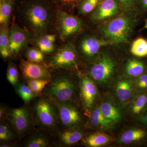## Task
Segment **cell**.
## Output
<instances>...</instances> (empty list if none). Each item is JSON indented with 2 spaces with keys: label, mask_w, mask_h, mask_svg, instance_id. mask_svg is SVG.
<instances>
[{
  "label": "cell",
  "mask_w": 147,
  "mask_h": 147,
  "mask_svg": "<svg viewBox=\"0 0 147 147\" xmlns=\"http://www.w3.org/2000/svg\"><path fill=\"white\" fill-rule=\"evenodd\" d=\"M32 36L30 32L13 24L9 27V50L11 58H18L24 52L29 43H30Z\"/></svg>",
  "instance_id": "obj_9"
},
{
  "label": "cell",
  "mask_w": 147,
  "mask_h": 147,
  "mask_svg": "<svg viewBox=\"0 0 147 147\" xmlns=\"http://www.w3.org/2000/svg\"><path fill=\"white\" fill-rule=\"evenodd\" d=\"M52 71L50 82L42 94L56 101L74 102L76 86L70 75L69 71L55 70Z\"/></svg>",
  "instance_id": "obj_4"
},
{
  "label": "cell",
  "mask_w": 147,
  "mask_h": 147,
  "mask_svg": "<svg viewBox=\"0 0 147 147\" xmlns=\"http://www.w3.org/2000/svg\"><path fill=\"white\" fill-rule=\"evenodd\" d=\"M15 8L18 21L32 40L53 33L57 7L52 0H17Z\"/></svg>",
  "instance_id": "obj_1"
},
{
  "label": "cell",
  "mask_w": 147,
  "mask_h": 147,
  "mask_svg": "<svg viewBox=\"0 0 147 147\" xmlns=\"http://www.w3.org/2000/svg\"><path fill=\"white\" fill-rule=\"evenodd\" d=\"M102 114L105 117L117 122L120 120L121 116L120 112L115 106L109 101L102 102L100 106Z\"/></svg>",
  "instance_id": "obj_26"
},
{
  "label": "cell",
  "mask_w": 147,
  "mask_h": 147,
  "mask_svg": "<svg viewBox=\"0 0 147 147\" xmlns=\"http://www.w3.org/2000/svg\"><path fill=\"white\" fill-rule=\"evenodd\" d=\"M27 60L36 63H44L46 55L37 47H27L24 51Z\"/></svg>",
  "instance_id": "obj_29"
},
{
  "label": "cell",
  "mask_w": 147,
  "mask_h": 147,
  "mask_svg": "<svg viewBox=\"0 0 147 147\" xmlns=\"http://www.w3.org/2000/svg\"><path fill=\"white\" fill-rule=\"evenodd\" d=\"M8 108L3 105H1L0 108V120L2 121L6 119L7 113Z\"/></svg>",
  "instance_id": "obj_37"
},
{
  "label": "cell",
  "mask_w": 147,
  "mask_h": 147,
  "mask_svg": "<svg viewBox=\"0 0 147 147\" xmlns=\"http://www.w3.org/2000/svg\"><path fill=\"white\" fill-rule=\"evenodd\" d=\"M20 142L13 126L7 119L1 121L0 123V147L18 146Z\"/></svg>",
  "instance_id": "obj_17"
},
{
  "label": "cell",
  "mask_w": 147,
  "mask_h": 147,
  "mask_svg": "<svg viewBox=\"0 0 147 147\" xmlns=\"http://www.w3.org/2000/svg\"><path fill=\"white\" fill-rule=\"evenodd\" d=\"M146 67L141 61L136 59L129 60L125 66L126 73L129 76L139 77L144 72Z\"/></svg>",
  "instance_id": "obj_27"
},
{
  "label": "cell",
  "mask_w": 147,
  "mask_h": 147,
  "mask_svg": "<svg viewBox=\"0 0 147 147\" xmlns=\"http://www.w3.org/2000/svg\"><path fill=\"white\" fill-rule=\"evenodd\" d=\"M147 104V94L140 95L135 99L131 107V112L134 115H139L145 109Z\"/></svg>",
  "instance_id": "obj_34"
},
{
  "label": "cell",
  "mask_w": 147,
  "mask_h": 147,
  "mask_svg": "<svg viewBox=\"0 0 147 147\" xmlns=\"http://www.w3.org/2000/svg\"><path fill=\"white\" fill-rule=\"evenodd\" d=\"M79 87L80 99L88 112L93 107L97 98L98 92L96 85L90 76L84 75L80 79Z\"/></svg>",
  "instance_id": "obj_13"
},
{
  "label": "cell",
  "mask_w": 147,
  "mask_h": 147,
  "mask_svg": "<svg viewBox=\"0 0 147 147\" xmlns=\"http://www.w3.org/2000/svg\"><path fill=\"white\" fill-rule=\"evenodd\" d=\"M17 0L0 1V25L9 26Z\"/></svg>",
  "instance_id": "obj_21"
},
{
  "label": "cell",
  "mask_w": 147,
  "mask_h": 147,
  "mask_svg": "<svg viewBox=\"0 0 147 147\" xmlns=\"http://www.w3.org/2000/svg\"><path fill=\"white\" fill-rule=\"evenodd\" d=\"M50 79H32L26 81V84L32 91L38 95L42 91L50 82Z\"/></svg>",
  "instance_id": "obj_32"
},
{
  "label": "cell",
  "mask_w": 147,
  "mask_h": 147,
  "mask_svg": "<svg viewBox=\"0 0 147 147\" xmlns=\"http://www.w3.org/2000/svg\"><path fill=\"white\" fill-rule=\"evenodd\" d=\"M120 9L117 0H100L96 8L92 12L91 19L98 21L115 15Z\"/></svg>",
  "instance_id": "obj_16"
},
{
  "label": "cell",
  "mask_w": 147,
  "mask_h": 147,
  "mask_svg": "<svg viewBox=\"0 0 147 147\" xmlns=\"http://www.w3.org/2000/svg\"><path fill=\"white\" fill-rule=\"evenodd\" d=\"M145 28L147 29V19L146 21V24H145Z\"/></svg>",
  "instance_id": "obj_40"
},
{
  "label": "cell",
  "mask_w": 147,
  "mask_h": 147,
  "mask_svg": "<svg viewBox=\"0 0 147 147\" xmlns=\"http://www.w3.org/2000/svg\"><path fill=\"white\" fill-rule=\"evenodd\" d=\"M53 136L55 146L67 147L78 143L86 134L84 130L77 126L61 129Z\"/></svg>",
  "instance_id": "obj_14"
},
{
  "label": "cell",
  "mask_w": 147,
  "mask_h": 147,
  "mask_svg": "<svg viewBox=\"0 0 147 147\" xmlns=\"http://www.w3.org/2000/svg\"><path fill=\"white\" fill-rule=\"evenodd\" d=\"M28 105L8 108L7 113L6 119L16 130L20 141L35 128L32 110Z\"/></svg>",
  "instance_id": "obj_7"
},
{
  "label": "cell",
  "mask_w": 147,
  "mask_h": 147,
  "mask_svg": "<svg viewBox=\"0 0 147 147\" xmlns=\"http://www.w3.org/2000/svg\"><path fill=\"white\" fill-rule=\"evenodd\" d=\"M116 92L117 96L121 101H127L131 98L132 95L131 83L127 80L119 81L116 85Z\"/></svg>",
  "instance_id": "obj_23"
},
{
  "label": "cell",
  "mask_w": 147,
  "mask_h": 147,
  "mask_svg": "<svg viewBox=\"0 0 147 147\" xmlns=\"http://www.w3.org/2000/svg\"><path fill=\"white\" fill-rule=\"evenodd\" d=\"M146 132L142 129H129L124 132L121 136L120 142L123 144H130L144 138Z\"/></svg>",
  "instance_id": "obj_24"
},
{
  "label": "cell",
  "mask_w": 147,
  "mask_h": 147,
  "mask_svg": "<svg viewBox=\"0 0 147 147\" xmlns=\"http://www.w3.org/2000/svg\"><path fill=\"white\" fill-rule=\"evenodd\" d=\"M113 44L105 39H100L94 36L85 35L79 40L78 44H75L77 53L83 58L89 60L94 57L101 47Z\"/></svg>",
  "instance_id": "obj_11"
},
{
  "label": "cell",
  "mask_w": 147,
  "mask_h": 147,
  "mask_svg": "<svg viewBox=\"0 0 147 147\" xmlns=\"http://www.w3.org/2000/svg\"><path fill=\"white\" fill-rule=\"evenodd\" d=\"M137 86L141 89H147V74H142L139 76L137 82Z\"/></svg>",
  "instance_id": "obj_36"
},
{
  "label": "cell",
  "mask_w": 147,
  "mask_h": 147,
  "mask_svg": "<svg viewBox=\"0 0 147 147\" xmlns=\"http://www.w3.org/2000/svg\"><path fill=\"white\" fill-rule=\"evenodd\" d=\"M139 7L143 10H147V0H139Z\"/></svg>",
  "instance_id": "obj_38"
},
{
  "label": "cell",
  "mask_w": 147,
  "mask_h": 147,
  "mask_svg": "<svg viewBox=\"0 0 147 147\" xmlns=\"http://www.w3.org/2000/svg\"><path fill=\"white\" fill-rule=\"evenodd\" d=\"M120 9L124 11L132 12L139 7V0H117Z\"/></svg>",
  "instance_id": "obj_35"
},
{
  "label": "cell",
  "mask_w": 147,
  "mask_h": 147,
  "mask_svg": "<svg viewBox=\"0 0 147 147\" xmlns=\"http://www.w3.org/2000/svg\"><path fill=\"white\" fill-rule=\"evenodd\" d=\"M34 100L32 108L36 126L53 136L61 129L56 103L42 94Z\"/></svg>",
  "instance_id": "obj_2"
},
{
  "label": "cell",
  "mask_w": 147,
  "mask_h": 147,
  "mask_svg": "<svg viewBox=\"0 0 147 147\" xmlns=\"http://www.w3.org/2000/svg\"><path fill=\"white\" fill-rule=\"evenodd\" d=\"M139 120L142 123L147 125V112L142 115L139 118Z\"/></svg>",
  "instance_id": "obj_39"
},
{
  "label": "cell",
  "mask_w": 147,
  "mask_h": 147,
  "mask_svg": "<svg viewBox=\"0 0 147 147\" xmlns=\"http://www.w3.org/2000/svg\"><path fill=\"white\" fill-rule=\"evenodd\" d=\"M131 52L134 56L143 57L147 56V40L143 38H139L132 43Z\"/></svg>",
  "instance_id": "obj_28"
},
{
  "label": "cell",
  "mask_w": 147,
  "mask_h": 147,
  "mask_svg": "<svg viewBox=\"0 0 147 147\" xmlns=\"http://www.w3.org/2000/svg\"><path fill=\"white\" fill-rule=\"evenodd\" d=\"M19 68L24 79H50L52 71L44 63H36L21 59Z\"/></svg>",
  "instance_id": "obj_12"
},
{
  "label": "cell",
  "mask_w": 147,
  "mask_h": 147,
  "mask_svg": "<svg viewBox=\"0 0 147 147\" xmlns=\"http://www.w3.org/2000/svg\"><path fill=\"white\" fill-rule=\"evenodd\" d=\"M9 26H1L0 28V54L4 60L11 59L9 50Z\"/></svg>",
  "instance_id": "obj_22"
},
{
  "label": "cell",
  "mask_w": 147,
  "mask_h": 147,
  "mask_svg": "<svg viewBox=\"0 0 147 147\" xmlns=\"http://www.w3.org/2000/svg\"><path fill=\"white\" fill-rule=\"evenodd\" d=\"M124 11L100 27V33L104 39L113 44L128 42L133 34L135 19L129 13L131 12Z\"/></svg>",
  "instance_id": "obj_3"
},
{
  "label": "cell",
  "mask_w": 147,
  "mask_h": 147,
  "mask_svg": "<svg viewBox=\"0 0 147 147\" xmlns=\"http://www.w3.org/2000/svg\"><path fill=\"white\" fill-rule=\"evenodd\" d=\"M78 54L74 41L61 44L50 55H46L44 63L51 71H71L77 67Z\"/></svg>",
  "instance_id": "obj_5"
},
{
  "label": "cell",
  "mask_w": 147,
  "mask_h": 147,
  "mask_svg": "<svg viewBox=\"0 0 147 147\" xmlns=\"http://www.w3.org/2000/svg\"><path fill=\"white\" fill-rule=\"evenodd\" d=\"M23 145L26 147L55 146L53 136L41 129L35 128L24 139Z\"/></svg>",
  "instance_id": "obj_15"
},
{
  "label": "cell",
  "mask_w": 147,
  "mask_h": 147,
  "mask_svg": "<svg viewBox=\"0 0 147 147\" xmlns=\"http://www.w3.org/2000/svg\"><path fill=\"white\" fill-rule=\"evenodd\" d=\"M83 27L81 18L57 7L53 33L61 44L73 41L72 38L82 31Z\"/></svg>",
  "instance_id": "obj_6"
},
{
  "label": "cell",
  "mask_w": 147,
  "mask_h": 147,
  "mask_svg": "<svg viewBox=\"0 0 147 147\" xmlns=\"http://www.w3.org/2000/svg\"><path fill=\"white\" fill-rule=\"evenodd\" d=\"M115 61L107 54H102L96 61L90 67L88 75L99 84L110 81L115 71Z\"/></svg>",
  "instance_id": "obj_8"
},
{
  "label": "cell",
  "mask_w": 147,
  "mask_h": 147,
  "mask_svg": "<svg viewBox=\"0 0 147 147\" xmlns=\"http://www.w3.org/2000/svg\"><path fill=\"white\" fill-rule=\"evenodd\" d=\"M7 79L13 87L16 86L18 82L19 74L17 66L12 61L9 63L6 74Z\"/></svg>",
  "instance_id": "obj_33"
},
{
  "label": "cell",
  "mask_w": 147,
  "mask_h": 147,
  "mask_svg": "<svg viewBox=\"0 0 147 147\" xmlns=\"http://www.w3.org/2000/svg\"><path fill=\"white\" fill-rule=\"evenodd\" d=\"M54 101L59 111L61 129L75 127L82 123L83 121L82 115L74 102Z\"/></svg>",
  "instance_id": "obj_10"
},
{
  "label": "cell",
  "mask_w": 147,
  "mask_h": 147,
  "mask_svg": "<svg viewBox=\"0 0 147 147\" xmlns=\"http://www.w3.org/2000/svg\"><path fill=\"white\" fill-rule=\"evenodd\" d=\"M100 0H82L78 6V13L86 15L92 12L98 5Z\"/></svg>",
  "instance_id": "obj_30"
},
{
  "label": "cell",
  "mask_w": 147,
  "mask_h": 147,
  "mask_svg": "<svg viewBox=\"0 0 147 147\" xmlns=\"http://www.w3.org/2000/svg\"><path fill=\"white\" fill-rule=\"evenodd\" d=\"M57 36L54 33L43 35L38 38L32 39L30 43L41 50L45 55H50L56 50Z\"/></svg>",
  "instance_id": "obj_18"
},
{
  "label": "cell",
  "mask_w": 147,
  "mask_h": 147,
  "mask_svg": "<svg viewBox=\"0 0 147 147\" xmlns=\"http://www.w3.org/2000/svg\"><path fill=\"white\" fill-rule=\"evenodd\" d=\"M89 123L92 126L100 127L109 128L113 125L114 121L105 117L100 107H96L89 113Z\"/></svg>",
  "instance_id": "obj_19"
},
{
  "label": "cell",
  "mask_w": 147,
  "mask_h": 147,
  "mask_svg": "<svg viewBox=\"0 0 147 147\" xmlns=\"http://www.w3.org/2000/svg\"><path fill=\"white\" fill-rule=\"evenodd\" d=\"M17 94L21 98L26 104H30L32 100H34L40 95L37 94L32 91L26 84L18 82L14 87Z\"/></svg>",
  "instance_id": "obj_25"
},
{
  "label": "cell",
  "mask_w": 147,
  "mask_h": 147,
  "mask_svg": "<svg viewBox=\"0 0 147 147\" xmlns=\"http://www.w3.org/2000/svg\"><path fill=\"white\" fill-rule=\"evenodd\" d=\"M58 8L70 13L75 8H78L82 0H52ZM71 14V13H70Z\"/></svg>",
  "instance_id": "obj_31"
},
{
  "label": "cell",
  "mask_w": 147,
  "mask_h": 147,
  "mask_svg": "<svg viewBox=\"0 0 147 147\" xmlns=\"http://www.w3.org/2000/svg\"><path fill=\"white\" fill-rule=\"evenodd\" d=\"M112 140V137L108 134L101 132H95L86 136L82 140L86 146L98 147L107 144Z\"/></svg>",
  "instance_id": "obj_20"
}]
</instances>
